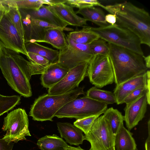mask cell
<instances>
[{
  "mask_svg": "<svg viewBox=\"0 0 150 150\" xmlns=\"http://www.w3.org/2000/svg\"><path fill=\"white\" fill-rule=\"evenodd\" d=\"M63 30L67 31H73L74 30V29L70 28L67 27H66L63 29Z\"/></svg>",
  "mask_w": 150,
  "mask_h": 150,
  "instance_id": "cell-45",
  "label": "cell"
},
{
  "mask_svg": "<svg viewBox=\"0 0 150 150\" xmlns=\"http://www.w3.org/2000/svg\"><path fill=\"white\" fill-rule=\"evenodd\" d=\"M32 19L33 21L36 24L45 30L51 28H59L53 25L43 21L35 19L33 18H32Z\"/></svg>",
  "mask_w": 150,
  "mask_h": 150,
  "instance_id": "cell-36",
  "label": "cell"
},
{
  "mask_svg": "<svg viewBox=\"0 0 150 150\" xmlns=\"http://www.w3.org/2000/svg\"><path fill=\"white\" fill-rule=\"evenodd\" d=\"M89 49L93 55H109L110 50L108 43L101 38L96 40L89 44Z\"/></svg>",
  "mask_w": 150,
  "mask_h": 150,
  "instance_id": "cell-30",
  "label": "cell"
},
{
  "mask_svg": "<svg viewBox=\"0 0 150 150\" xmlns=\"http://www.w3.org/2000/svg\"><path fill=\"white\" fill-rule=\"evenodd\" d=\"M63 31L59 28L47 29L43 39L38 42L48 43L53 47L61 50L65 47L67 44V37Z\"/></svg>",
  "mask_w": 150,
  "mask_h": 150,
  "instance_id": "cell-22",
  "label": "cell"
},
{
  "mask_svg": "<svg viewBox=\"0 0 150 150\" xmlns=\"http://www.w3.org/2000/svg\"><path fill=\"white\" fill-rule=\"evenodd\" d=\"M116 150H137V145L132 134L122 125L115 138Z\"/></svg>",
  "mask_w": 150,
  "mask_h": 150,
  "instance_id": "cell-21",
  "label": "cell"
},
{
  "mask_svg": "<svg viewBox=\"0 0 150 150\" xmlns=\"http://www.w3.org/2000/svg\"><path fill=\"white\" fill-rule=\"evenodd\" d=\"M65 150H84L82 149L80 146L77 147H74L68 146Z\"/></svg>",
  "mask_w": 150,
  "mask_h": 150,
  "instance_id": "cell-44",
  "label": "cell"
},
{
  "mask_svg": "<svg viewBox=\"0 0 150 150\" xmlns=\"http://www.w3.org/2000/svg\"><path fill=\"white\" fill-rule=\"evenodd\" d=\"M67 37L76 43L84 45L89 44L100 38L91 30L89 26H86L80 30L69 32Z\"/></svg>",
  "mask_w": 150,
  "mask_h": 150,
  "instance_id": "cell-26",
  "label": "cell"
},
{
  "mask_svg": "<svg viewBox=\"0 0 150 150\" xmlns=\"http://www.w3.org/2000/svg\"><path fill=\"white\" fill-rule=\"evenodd\" d=\"M37 144L41 150H65L69 146L62 138L54 134L40 138Z\"/></svg>",
  "mask_w": 150,
  "mask_h": 150,
  "instance_id": "cell-25",
  "label": "cell"
},
{
  "mask_svg": "<svg viewBox=\"0 0 150 150\" xmlns=\"http://www.w3.org/2000/svg\"><path fill=\"white\" fill-rule=\"evenodd\" d=\"M87 76L95 86L102 88L114 82V75L109 55H93L88 64Z\"/></svg>",
  "mask_w": 150,
  "mask_h": 150,
  "instance_id": "cell-8",
  "label": "cell"
},
{
  "mask_svg": "<svg viewBox=\"0 0 150 150\" xmlns=\"http://www.w3.org/2000/svg\"><path fill=\"white\" fill-rule=\"evenodd\" d=\"M146 73L147 74V80L146 86V95L148 104V105H150V71L149 70L147 71Z\"/></svg>",
  "mask_w": 150,
  "mask_h": 150,
  "instance_id": "cell-38",
  "label": "cell"
},
{
  "mask_svg": "<svg viewBox=\"0 0 150 150\" xmlns=\"http://www.w3.org/2000/svg\"><path fill=\"white\" fill-rule=\"evenodd\" d=\"M108 45L116 86L149 70L145 64L144 55L112 43H108Z\"/></svg>",
  "mask_w": 150,
  "mask_h": 150,
  "instance_id": "cell-3",
  "label": "cell"
},
{
  "mask_svg": "<svg viewBox=\"0 0 150 150\" xmlns=\"http://www.w3.org/2000/svg\"><path fill=\"white\" fill-rule=\"evenodd\" d=\"M147 80L146 72L129 79L117 86L114 90L113 93L118 104L123 103L125 98L136 89L146 87Z\"/></svg>",
  "mask_w": 150,
  "mask_h": 150,
  "instance_id": "cell-14",
  "label": "cell"
},
{
  "mask_svg": "<svg viewBox=\"0 0 150 150\" xmlns=\"http://www.w3.org/2000/svg\"><path fill=\"white\" fill-rule=\"evenodd\" d=\"M88 64V62L83 63L70 69L62 79L49 88L48 94H62L78 87L80 83L87 76Z\"/></svg>",
  "mask_w": 150,
  "mask_h": 150,
  "instance_id": "cell-12",
  "label": "cell"
},
{
  "mask_svg": "<svg viewBox=\"0 0 150 150\" xmlns=\"http://www.w3.org/2000/svg\"><path fill=\"white\" fill-rule=\"evenodd\" d=\"M27 51L41 55L48 59L50 63L57 62L59 51L42 45L36 42H25Z\"/></svg>",
  "mask_w": 150,
  "mask_h": 150,
  "instance_id": "cell-24",
  "label": "cell"
},
{
  "mask_svg": "<svg viewBox=\"0 0 150 150\" xmlns=\"http://www.w3.org/2000/svg\"><path fill=\"white\" fill-rule=\"evenodd\" d=\"M144 59L146 67L149 69L150 67V55H149L147 56H144Z\"/></svg>",
  "mask_w": 150,
  "mask_h": 150,
  "instance_id": "cell-42",
  "label": "cell"
},
{
  "mask_svg": "<svg viewBox=\"0 0 150 150\" xmlns=\"http://www.w3.org/2000/svg\"><path fill=\"white\" fill-rule=\"evenodd\" d=\"M19 10L24 31L25 42H38L42 40L46 30L36 24L25 9L19 8Z\"/></svg>",
  "mask_w": 150,
  "mask_h": 150,
  "instance_id": "cell-15",
  "label": "cell"
},
{
  "mask_svg": "<svg viewBox=\"0 0 150 150\" xmlns=\"http://www.w3.org/2000/svg\"><path fill=\"white\" fill-rule=\"evenodd\" d=\"M4 45L1 42V41L0 40V52L1 51V48L2 46Z\"/></svg>",
  "mask_w": 150,
  "mask_h": 150,
  "instance_id": "cell-46",
  "label": "cell"
},
{
  "mask_svg": "<svg viewBox=\"0 0 150 150\" xmlns=\"http://www.w3.org/2000/svg\"><path fill=\"white\" fill-rule=\"evenodd\" d=\"M21 96H5L0 94V117L20 103Z\"/></svg>",
  "mask_w": 150,
  "mask_h": 150,
  "instance_id": "cell-29",
  "label": "cell"
},
{
  "mask_svg": "<svg viewBox=\"0 0 150 150\" xmlns=\"http://www.w3.org/2000/svg\"><path fill=\"white\" fill-rule=\"evenodd\" d=\"M50 10L69 25L81 27L87 24V21L79 16L70 6L62 4L49 6Z\"/></svg>",
  "mask_w": 150,
  "mask_h": 150,
  "instance_id": "cell-16",
  "label": "cell"
},
{
  "mask_svg": "<svg viewBox=\"0 0 150 150\" xmlns=\"http://www.w3.org/2000/svg\"><path fill=\"white\" fill-rule=\"evenodd\" d=\"M103 116L115 138L121 126L123 124L124 117L117 109L111 107L107 109Z\"/></svg>",
  "mask_w": 150,
  "mask_h": 150,
  "instance_id": "cell-27",
  "label": "cell"
},
{
  "mask_svg": "<svg viewBox=\"0 0 150 150\" xmlns=\"http://www.w3.org/2000/svg\"><path fill=\"white\" fill-rule=\"evenodd\" d=\"M14 1L19 8L27 10H38L45 4L43 0Z\"/></svg>",
  "mask_w": 150,
  "mask_h": 150,
  "instance_id": "cell-32",
  "label": "cell"
},
{
  "mask_svg": "<svg viewBox=\"0 0 150 150\" xmlns=\"http://www.w3.org/2000/svg\"><path fill=\"white\" fill-rule=\"evenodd\" d=\"M148 135L145 143V150H150V121L149 120L148 121Z\"/></svg>",
  "mask_w": 150,
  "mask_h": 150,
  "instance_id": "cell-41",
  "label": "cell"
},
{
  "mask_svg": "<svg viewBox=\"0 0 150 150\" xmlns=\"http://www.w3.org/2000/svg\"><path fill=\"white\" fill-rule=\"evenodd\" d=\"M107 105L105 103L86 96L67 103L56 113L54 117L78 119L92 116H100L107 109Z\"/></svg>",
  "mask_w": 150,
  "mask_h": 150,
  "instance_id": "cell-6",
  "label": "cell"
},
{
  "mask_svg": "<svg viewBox=\"0 0 150 150\" xmlns=\"http://www.w3.org/2000/svg\"><path fill=\"white\" fill-rule=\"evenodd\" d=\"M5 8V13L25 41V34L19 8L14 0H0Z\"/></svg>",
  "mask_w": 150,
  "mask_h": 150,
  "instance_id": "cell-20",
  "label": "cell"
},
{
  "mask_svg": "<svg viewBox=\"0 0 150 150\" xmlns=\"http://www.w3.org/2000/svg\"><path fill=\"white\" fill-rule=\"evenodd\" d=\"M84 137L90 143L89 150H110L115 146V138L103 115L95 120Z\"/></svg>",
  "mask_w": 150,
  "mask_h": 150,
  "instance_id": "cell-9",
  "label": "cell"
},
{
  "mask_svg": "<svg viewBox=\"0 0 150 150\" xmlns=\"http://www.w3.org/2000/svg\"><path fill=\"white\" fill-rule=\"evenodd\" d=\"M5 12V8L4 5L0 0V20Z\"/></svg>",
  "mask_w": 150,
  "mask_h": 150,
  "instance_id": "cell-43",
  "label": "cell"
},
{
  "mask_svg": "<svg viewBox=\"0 0 150 150\" xmlns=\"http://www.w3.org/2000/svg\"><path fill=\"white\" fill-rule=\"evenodd\" d=\"M28 115L24 109L18 108L8 113L4 117L2 130L6 132L2 138L9 142L17 143L31 136Z\"/></svg>",
  "mask_w": 150,
  "mask_h": 150,
  "instance_id": "cell-7",
  "label": "cell"
},
{
  "mask_svg": "<svg viewBox=\"0 0 150 150\" xmlns=\"http://www.w3.org/2000/svg\"><path fill=\"white\" fill-rule=\"evenodd\" d=\"M25 10L32 18L47 22L62 29L63 30L67 25H69L52 12L50 10L49 5H43L37 10Z\"/></svg>",
  "mask_w": 150,
  "mask_h": 150,
  "instance_id": "cell-19",
  "label": "cell"
},
{
  "mask_svg": "<svg viewBox=\"0 0 150 150\" xmlns=\"http://www.w3.org/2000/svg\"><path fill=\"white\" fill-rule=\"evenodd\" d=\"M67 45L59 50L57 62L68 69L85 62H89L93 56L89 49V44L76 43L67 37Z\"/></svg>",
  "mask_w": 150,
  "mask_h": 150,
  "instance_id": "cell-10",
  "label": "cell"
},
{
  "mask_svg": "<svg viewBox=\"0 0 150 150\" xmlns=\"http://www.w3.org/2000/svg\"><path fill=\"white\" fill-rule=\"evenodd\" d=\"M57 125L61 138L64 139L70 145L79 146L85 140L83 131L74 125L68 122H58Z\"/></svg>",
  "mask_w": 150,
  "mask_h": 150,
  "instance_id": "cell-18",
  "label": "cell"
},
{
  "mask_svg": "<svg viewBox=\"0 0 150 150\" xmlns=\"http://www.w3.org/2000/svg\"><path fill=\"white\" fill-rule=\"evenodd\" d=\"M84 87H78L69 92L56 95H43L35 99L30 109L29 116L34 120L53 121L56 113L69 101L84 94Z\"/></svg>",
  "mask_w": 150,
  "mask_h": 150,
  "instance_id": "cell-4",
  "label": "cell"
},
{
  "mask_svg": "<svg viewBox=\"0 0 150 150\" xmlns=\"http://www.w3.org/2000/svg\"><path fill=\"white\" fill-rule=\"evenodd\" d=\"M110 150H116L115 148V146L113 147Z\"/></svg>",
  "mask_w": 150,
  "mask_h": 150,
  "instance_id": "cell-47",
  "label": "cell"
},
{
  "mask_svg": "<svg viewBox=\"0 0 150 150\" xmlns=\"http://www.w3.org/2000/svg\"><path fill=\"white\" fill-rule=\"evenodd\" d=\"M46 4L47 5H54L66 3L67 0H43Z\"/></svg>",
  "mask_w": 150,
  "mask_h": 150,
  "instance_id": "cell-39",
  "label": "cell"
},
{
  "mask_svg": "<svg viewBox=\"0 0 150 150\" xmlns=\"http://www.w3.org/2000/svg\"><path fill=\"white\" fill-rule=\"evenodd\" d=\"M0 40L6 48L28 55L25 41L5 12L0 20Z\"/></svg>",
  "mask_w": 150,
  "mask_h": 150,
  "instance_id": "cell-11",
  "label": "cell"
},
{
  "mask_svg": "<svg viewBox=\"0 0 150 150\" xmlns=\"http://www.w3.org/2000/svg\"><path fill=\"white\" fill-rule=\"evenodd\" d=\"M99 116L94 115L77 119L74 122V125L86 134L90 131L95 120Z\"/></svg>",
  "mask_w": 150,
  "mask_h": 150,
  "instance_id": "cell-31",
  "label": "cell"
},
{
  "mask_svg": "<svg viewBox=\"0 0 150 150\" xmlns=\"http://www.w3.org/2000/svg\"><path fill=\"white\" fill-rule=\"evenodd\" d=\"M57 62L50 63L42 74L40 80L43 86L50 88L59 82L69 71Z\"/></svg>",
  "mask_w": 150,
  "mask_h": 150,
  "instance_id": "cell-17",
  "label": "cell"
},
{
  "mask_svg": "<svg viewBox=\"0 0 150 150\" xmlns=\"http://www.w3.org/2000/svg\"><path fill=\"white\" fill-rule=\"evenodd\" d=\"M26 57L30 61L39 65L46 67L50 64L49 60L45 58L32 52H28Z\"/></svg>",
  "mask_w": 150,
  "mask_h": 150,
  "instance_id": "cell-34",
  "label": "cell"
},
{
  "mask_svg": "<svg viewBox=\"0 0 150 150\" xmlns=\"http://www.w3.org/2000/svg\"><path fill=\"white\" fill-rule=\"evenodd\" d=\"M14 143L6 141L3 138L0 139V150H12Z\"/></svg>",
  "mask_w": 150,
  "mask_h": 150,
  "instance_id": "cell-37",
  "label": "cell"
},
{
  "mask_svg": "<svg viewBox=\"0 0 150 150\" xmlns=\"http://www.w3.org/2000/svg\"><path fill=\"white\" fill-rule=\"evenodd\" d=\"M46 67L28 61L19 53L2 46L0 52V68L11 87L21 96H32L30 80L32 75L42 74Z\"/></svg>",
  "mask_w": 150,
  "mask_h": 150,
  "instance_id": "cell-1",
  "label": "cell"
},
{
  "mask_svg": "<svg viewBox=\"0 0 150 150\" xmlns=\"http://www.w3.org/2000/svg\"><path fill=\"white\" fill-rule=\"evenodd\" d=\"M103 8L116 18L115 24L131 32L142 44L150 46V16L144 8L127 1L104 6Z\"/></svg>",
  "mask_w": 150,
  "mask_h": 150,
  "instance_id": "cell-2",
  "label": "cell"
},
{
  "mask_svg": "<svg viewBox=\"0 0 150 150\" xmlns=\"http://www.w3.org/2000/svg\"><path fill=\"white\" fill-rule=\"evenodd\" d=\"M66 3L72 7L79 9L95 6H100L103 8L104 6L97 0H67Z\"/></svg>",
  "mask_w": 150,
  "mask_h": 150,
  "instance_id": "cell-33",
  "label": "cell"
},
{
  "mask_svg": "<svg viewBox=\"0 0 150 150\" xmlns=\"http://www.w3.org/2000/svg\"><path fill=\"white\" fill-rule=\"evenodd\" d=\"M105 20L108 23L111 25L115 24L116 22V18L115 16L110 13L105 15Z\"/></svg>",
  "mask_w": 150,
  "mask_h": 150,
  "instance_id": "cell-40",
  "label": "cell"
},
{
  "mask_svg": "<svg viewBox=\"0 0 150 150\" xmlns=\"http://www.w3.org/2000/svg\"><path fill=\"white\" fill-rule=\"evenodd\" d=\"M76 13L81 15L87 21H91L99 27H104L109 25L105 21L104 12L100 8L93 6L84 8L79 9Z\"/></svg>",
  "mask_w": 150,
  "mask_h": 150,
  "instance_id": "cell-23",
  "label": "cell"
},
{
  "mask_svg": "<svg viewBox=\"0 0 150 150\" xmlns=\"http://www.w3.org/2000/svg\"><path fill=\"white\" fill-rule=\"evenodd\" d=\"M86 96L108 105L116 103L115 97L113 93L110 91L99 89L95 86L92 87L87 91Z\"/></svg>",
  "mask_w": 150,
  "mask_h": 150,
  "instance_id": "cell-28",
  "label": "cell"
},
{
  "mask_svg": "<svg viewBox=\"0 0 150 150\" xmlns=\"http://www.w3.org/2000/svg\"><path fill=\"white\" fill-rule=\"evenodd\" d=\"M93 32L108 43L122 47L142 55L144 53L139 38L129 30L115 24L104 27L89 26Z\"/></svg>",
  "mask_w": 150,
  "mask_h": 150,
  "instance_id": "cell-5",
  "label": "cell"
},
{
  "mask_svg": "<svg viewBox=\"0 0 150 150\" xmlns=\"http://www.w3.org/2000/svg\"><path fill=\"white\" fill-rule=\"evenodd\" d=\"M145 93H146V87L137 88L127 96L124 99L123 103L126 104H129Z\"/></svg>",
  "mask_w": 150,
  "mask_h": 150,
  "instance_id": "cell-35",
  "label": "cell"
},
{
  "mask_svg": "<svg viewBox=\"0 0 150 150\" xmlns=\"http://www.w3.org/2000/svg\"><path fill=\"white\" fill-rule=\"evenodd\" d=\"M147 104L146 93L126 104L124 109V121L128 130L132 129L143 118L146 111Z\"/></svg>",
  "mask_w": 150,
  "mask_h": 150,
  "instance_id": "cell-13",
  "label": "cell"
}]
</instances>
